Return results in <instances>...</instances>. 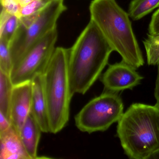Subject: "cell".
Listing matches in <instances>:
<instances>
[{"label": "cell", "mask_w": 159, "mask_h": 159, "mask_svg": "<svg viewBox=\"0 0 159 159\" xmlns=\"http://www.w3.org/2000/svg\"><path fill=\"white\" fill-rule=\"evenodd\" d=\"M69 52L68 69L73 94H84L98 79L113 50L90 20Z\"/></svg>", "instance_id": "1"}, {"label": "cell", "mask_w": 159, "mask_h": 159, "mask_svg": "<svg viewBox=\"0 0 159 159\" xmlns=\"http://www.w3.org/2000/svg\"><path fill=\"white\" fill-rule=\"evenodd\" d=\"M91 20L96 24L122 61L138 68L144 65L142 52L132 28L128 13L115 0H93L89 7Z\"/></svg>", "instance_id": "2"}, {"label": "cell", "mask_w": 159, "mask_h": 159, "mask_svg": "<svg viewBox=\"0 0 159 159\" xmlns=\"http://www.w3.org/2000/svg\"><path fill=\"white\" fill-rule=\"evenodd\" d=\"M118 122L117 135L128 158L149 159L159 150V108L134 103Z\"/></svg>", "instance_id": "3"}, {"label": "cell", "mask_w": 159, "mask_h": 159, "mask_svg": "<svg viewBox=\"0 0 159 159\" xmlns=\"http://www.w3.org/2000/svg\"><path fill=\"white\" fill-rule=\"evenodd\" d=\"M69 49L57 47L43 74L48 105L50 133L57 134L69 120L70 107L74 95L69 74Z\"/></svg>", "instance_id": "4"}, {"label": "cell", "mask_w": 159, "mask_h": 159, "mask_svg": "<svg viewBox=\"0 0 159 159\" xmlns=\"http://www.w3.org/2000/svg\"><path fill=\"white\" fill-rule=\"evenodd\" d=\"M66 10L64 0H52L33 22L26 25L19 24L9 45L13 68L47 33L57 27L58 18Z\"/></svg>", "instance_id": "5"}, {"label": "cell", "mask_w": 159, "mask_h": 159, "mask_svg": "<svg viewBox=\"0 0 159 159\" xmlns=\"http://www.w3.org/2000/svg\"><path fill=\"white\" fill-rule=\"evenodd\" d=\"M123 113V103L118 93L106 91L82 108L75 116V125L84 133L104 132L119 121Z\"/></svg>", "instance_id": "6"}, {"label": "cell", "mask_w": 159, "mask_h": 159, "mask_svg": "<svg viewBox=\"0 0 159 159\" xmlns=\"http://www.w3.org/2000/svg\"><path fill=\"white\" fill-rule=\"evenodd\" d=\"M57 37L56 27L47 33L13 68L10 77L13 85L32 81L37 75L44 73L55 49Z\"/></svg>", "instance_id": "7"}, {"label": "cell", "mask_w": 159, "mask_h": 159, "mask_svg": "<svg viewBox=\"0 0 159 159\" xmlns=\"http://www.w3.org/2000/svg\"><path fill=\"white\" fill-rule=\"evenodd\" d=\"M136 69L122 61L110 65L101 77V81L107 92L117 93L132 89L140 84L143 77Z\"/></svg>", "instance_id": "8"}, {"label": "cell", "mask_w": 159, "mask_h": 159, "mask_svg": "<svg viewBox=\"0 0 159 159\" xmlns=\"http://www.w3.org/2000/svg\"><path fill=\"white\" fill-rule=\"evenodd\" d=\"M32 94L31 81L14 85L10 107V120L19 134L31 111Z\"/></svg>", "instance_id": "9"}, {"label": "cell", "mask_w": 159, "mask_h": 159, "mask_svg": "<svg viewBox=\"0 0 159 159\" xmlns=\"http://www.w3.org/2000/svg\"><path fill=\"white\" fill-rule=\"evenodd\" d=\"M32 94L30 113L39 125L43 133H50L48 105L44 91L43 74L32 80Z\"/></svg>", "instance_id": "10"}, {"label": "cell", "mask_w": 159, "mask_h": 159, "mask_svg": "<svg viewBox=\"0 0 159 159\" xmlns=\"http://www.w3.org/2000/svg\"><path fill=\"white\" fill-rule=\"evenodd\" d=\"M0 159H30L19 133L12 125L8 130L0 133Z\"/></svg>", "instance_id": "11"}, {"label": "cell", "mask_w": 159, "mask_h": 159, "mask_svg": "<svg viewBox=\"0 0 159 159\" xmlns=\"http://www.w3.org/2000/svg\"><path fill=\"white\" fill-rule=\"evenodd\" d=\"M42 132L39 124L30 113L23 125L19 134L25 149L30 159L39 158L38 147Z\"/></svg>", "instance_id": "12"}, {"label": "cell", "mask_w": 159, "mask_h": 159, "mask_svg": "<svg viewBox=\"0 0 159 159\" xmlns=\"http://www.w3.org/2000/svg\"><path fill=\"white\" fill-rule=\"evenodd\" d=\"M13 86L10 74L0 70V112L10 120Z\"/></svg>", "instance_id": "13"}, {"label": "cell", "mask_w": 159, "mask_h": 159, "mask_svg": "<svg viewBox=\"0 0 159 159\" xmlns=\"http://www.w3.org/2000/svg\"><path fill=\"white\" fill-rule=\"evenodd\" d=\"M20 24L19 18L2 8L0 16V39L10 45Z\"/></svg>", "instance_id": "14"}, {"label": "cell", "mask_w": 159, "mask_h": 159, "mask_svg": "<svg viewBox=\"0 0 159 159\" xmlns=\"http://www.w3.org/2000/svg\"><path fill=\"white\" fill-rule=\"evenodd\" d=\"M158 7L159 0H132L127 13L130 18L137 21Z\"/></svg>", "instance_id": "15"}, {"label": "cell", "mask_w": 159, "mask_h": 159, "mask_svg": "<svg viewBox=\"0 0 159 159\" xmlns=\"http://www.w3.org/2000/svg\"><path fill=\"white\" fill-rule=\"evenodd\" d=\"M143 43L146 50L148 65H157L159 61V36L148 35V38L144 40Z\"/></svg>", "instance_id": "16"}, {"label": "cell", "mask_w": 159, "mask_h": 159, "mask_svg": "<svg viewBox=\"0 0 159 159\" xmlns=\"http://www.w3.org/2000/svg\"><path fill=\"white\" fill-rule=\"evenodd\" d=\"M12 68L13 63L9 44L0 39V70L10 75Z\"/></svg>", "instance_id": "17"}, {"label": "cell", "mask_w": 159, "mask_h": 159, "mask_svg": "<svg viewBox=\"0 0 159 159\" xmlns=\"http://www.w3.org/2000/svg\"><path fill=\"white\" fill-rule=\"evenodd\" d=\"M52 0H33L21 8L19 19L39 14Z\"/></svg>", "instance_id": "18"}, {"label": "cell", "mask_w": 159, "mask_h": 159, "mask_svg": "<svg viewBox=\"0 0 159 159\" xmlns=\"http://www.w3.org/2000/svg\"><path fill=\"white\" fill-rule=\"evenodd\" d=\"M2 8L10 14L16 16L19 18L21 6L18 0H1Z\"/></svg>", "instance_id": "19"}, {"label": "cell", "mask_w": 159, "mask_h": 159, "mask_svg": "<svg viewBox=\"0 0 159 159\" xmlns=\"http://www.w3.org/2000/svg\"><path fill=\"white\" fill-rule=\"evenodd\" d=\"M148 35L159 36V8L152 15L149 25Z\"/></svg>", "instance_id": "20"}, {"label": "cell", "mask_w": 159, "mask_h": 159, "mask_svg": "<svg viewBox=\"0 0 159 159\" xmlns=\"http://www.w3.org/2000/svg\"><path fill=\"white\" fill-rule=\"evenodd\" d=\"M11 126V120L0 112V133L6 131Z\"/></svg>", "instance_id": "21"}, {"label": "cell", "mask_w": 159, "mask_h": 159, "mask_svg": "<svg viewBox=\"0 0 159 159\" xmlns=\"http://www.w3.org/2000/svg\"><path fill=\"white\" fill-rule=\"evenodd\" d=\"M157 65L158 66V73H157L156 82H155L154 97L156 101L155 106L159 108V61Z\"/></svg>", "instance_id": "22"}, {"label": "cell", "mask_w": 159, "mask_h": 159, "mask_svg": "<svg viewBox=\"0 0 159 159\" xmlns=\"http://www.w3.org/2000/svg\"><path fill=\"white\" fill-rule=\"evenodd\" d=\"M18 1L20 6H21V8H22L33 1V0H18Z\"/></svg>", "instance_id": "23"}, {"label": "cell", "mask_w": 159, "mask_h": 159, "mask_svg": "<svg viewBox=\"0 0 159 159\" xmlns=\"http://www.w3.org/2000/svg\"><path fill=\"white\" fill-rule=\"evenodd\" d=\"M159 158V150L152 154L149 159H158Z\"/></svg>", "instance_id": "24"}]
</instances>
